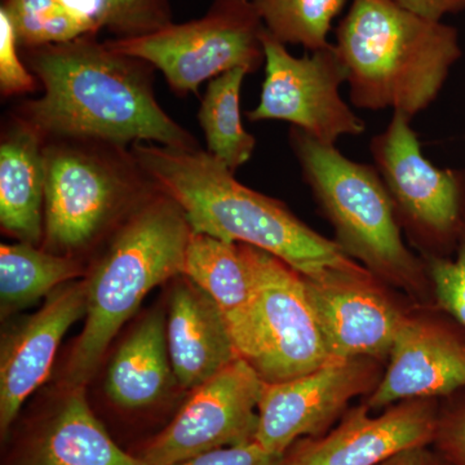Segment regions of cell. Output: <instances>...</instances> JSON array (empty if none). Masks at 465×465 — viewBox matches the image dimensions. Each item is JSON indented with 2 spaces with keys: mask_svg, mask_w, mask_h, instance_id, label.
Segmentation results:
<instances>
[{
  "mask_svg": "<svg viewBox=\"0 0 465 465\" xmlns=\"http://www.w3.org/2000/svg\"><path fill=\"white\" fill-rule=\"evenodd\" d=\"M26 51L43 94L25 101L17 116L47 142L200 148L197 140L159 106L153 66L145 61L113 50L96 35Z\"/></svg>",
  "mask_w": 465,
  "mask_h": 465,
  "instance_id": "6da1fadb",
  "label": "cell"
},
{
  "mask_svg": "<svg viewBox=\"0 0 465 465\" xmlns=\"http://www.w3.org/2000/svg\"><path fill=\"white\" fill-rule=\"evenodd\" d=\"M130 152L150 182L182 207L194 232L258 247L304 277L360 264L280 201L238 182L204 150L137 143Z\"/></svg>",
  "mask_w": 465,
  "mask_h": 465,
  "instance_id": "7a4b0ae2",
  "label": "cell"
},
{
  "mask_svg": "<svg viewBox=\"0 0 465 465\" xmlns=\"http://www.w3.org/2000/svg\"><path fill=\"white\" fill-rule=\"evenodd\" d=\"M351 105L414 118L440 96L463 56L455 27L394 0H353L336 30Z\"/></svg>",
  "mask_w": 465,
  "mask_h": 465,
  "instance_id": "3957f363",
  "label": "cell"
},
{
  "mask_svg": "<svg viewBox=\"0 0 465 465\" xmlns=\"http://www.w3.org/2000/svg\"><path fill=\"white\" fill-rule=\"evenodd\" d=\"M193 231L182 207L155 186L122 220L87 281V312L67 361V390L84 388L150 291L183 274Z\"/></svg>",
  "mask_w": 465,
  "mask_h": 465,
  "instance_id": "277c9868",
  "label": "cell"
},
{
  "mask_svg": "<svg viewBox=\"0 0 465 465\" xmlns=\"http://www.w3.org/2000/svg\"><path fill=\"white\" fill-rule=\"evenodd\" d=\"M289 143L302 179L335 232L341 250L378 280L403 289L427 282V268L403 241L387 188L375 166L351 161L304 131L290 128Z\"/></svg>",
  "mask_w": 465,
  "mask_h": 465,
  "instance_id": "5b68a950",
  "label": "cell"
},
{
  "mask_svg": "<svg viewBox=\"0 0 465 465\" xmlns=\"http://www.w3.org/2000/svg\"><path fill=\"white\" fill-rule=\"evenodd\" d=\"M45 250L73 256L154 191L130 149L45 140Z\"/></svg>",
  "mask_w": 465,
  "mask_h": 465,
  "instance_id": "8992f818",
  "label": "cell"
},
{
  "mask_svg": "<svg viewBox=\"0 0 465 465\" xmlns=\"http://www.w3.org/2000/svg\"><path fill=\"white\" fill-rule=\"evenodd\" d=\"M264 30L252 0H215L198 20L106 43L161 70L174 94L183 96L237 67L249 74L258 72L265 60Z\"/></svg>",
  "mask_w": 465,
  "mask_h": 465,
  "instance_id": "52a82bcc",
  "label": "cell"
},
{
  "mask_svg": "<svg viewBox=\"0 0 465 465\" xmlns=\"http://www.w3.org/2000/svg\"><path fill=\"white\" fill-rule=\"evenodd\" d=\"M411 121L394 112L385 130L372 137L370 152L401 229L423 249L425 258H449L464 223L465 170L428 161Z\"/></svg>",
  "mask_w": 465,
  "mask_h": 465,
  "instance_id": "ba28073f",
  "label": "cell"
},
{
  "mask_svg": "<svg viewBox=\"0 0 465 465\" xmlns=\"http://www.w3.org/2000/svg\"><path fill=\"white\" fill-rule=\"evenodd\" d=\"M262 47L265 76L251 122H287L329 145L365 133V121L342 99L347 69L335 45L295 57L265 29Z\"/></svg>",
  "mask_w": 465,
  "mask_h": 465,
  "instance_id": "9c48e42d",
  "label": "cell"
},
{
  "mask_svg": "<svg viewBox=\"0 0 465 465\" xmlns=\"http://www.w3.org/2000/svg\"><path fill=\"white\" fill-rule=\"evenodd\" d=\"M264 381L238 358L192 391L179 414L137 457L145 465H171L213 450L255 440Z\"/></svg>",
  "mask_w": 465,
  "mask_h": 465,
  "instance_id": "30bf717a",
  "label": "cell"
},
{
  "mask_svg": "<svg viewBox=\"0 0 465 465\" xmlns=\"http://www.w3.org/2000/svg\"><path fill=\"white\" fill-rule=\"evenodd\" d=\"M258 291L260 356L253 363L265 382L290 381L331 362L304 275L277 256L242 243Z\"/></svg>",
  "mask_w": 465,
  "mask_h": 465,
  "instance_id": "8fae6325",
  "label": "cell"
},
{
  "mask_svg": "<svg viewBox=\"0 0 465 465\" xmlns=\"http://www.w3.org/2000/svg\"><path fill=\"white\" fill-rule=\"evenodd\" d=\"M305 289L332 361L390 356L405 314L365 266L304 277Z\"/></svg>",
  "mask_w": 465,
  "mask_h": 465,
  "instance_id": "7c38bea8",
  "label": "cell"
},
{
  "mask_svg": "<svg viewBox=\"0 0 465 465\" xmlns=\"http://www.w3.org/2000/svg\"><path fill=\"white\" fill-rule=\"evenodd\" d=\"M378 381L369 358L331 361L316 371L262 384L255 442L273 454L286 455L300 437L316 436L338 418L358 394Z\"/></svg>",
  "mask_w": 465,
  "mask_h": 465,
  "instance_id": "4fadbf2b",
  "label": "cell"
},
{
  "mask_svg": "<svg viewBox=\"0 0 465 465\" xmlns=\"http://www.w3.org/2000/svg\"><path fill=\"white\" fill-rule=\"evenodd\" d=\"M87 281L63 284L36 313L2 339L0 432L7 436L24 402L47 381L67 330L85 316Z\"/></svg>",
  "mask_w": 465,
  "mask_h": 465,
  "instance_id": "5bb4252c",
  "label": "cell"
},
{
  "mask_svg": "<svg viewBox=\"0 0 465 465\" xmlns=\"http://www.w3.org/2000/svg\"><path fill=\"white\" fill-rule=\"evenodd\" d=\"M388 357L387 372L367 401L370 410L450 397L465 388V329L455 320L406 317Z\"/></svg>",
  "mask_w": 465,
  "mask_h": 465,
  "instance_id": "9a60e30c",
  "label": "cell"
},
{
  "mask_svg": "<svg viewBox=\"0 0 465 465\" xmlns=\"http://www.w3.org/2000/svg\"><path fill=\"white\" fill-rule=\"evenodd\" d=\"M369 410L354 409L329 436L287 457V465H381L436 440L440 414L434 400L403 401L375 418Z\"/></svg>",
  "mask_w": 465,
  "mask_h": 465,
  "instance_id": "2e32d148",
  "label": "cell"
},
{
  "mask_svg": "<svg viewBox=\"0 0 465 465\" xmlns=\"http://www.w3.org/2000/svg\"><path fill=\"white\" fill-rule=\"evenodd\" d=\"M168 353L176 384L194 391L240 358L222 312L198 284L173 278L166 317Z\"/></svg>",
  "mask_w": 465,
  "mask_h": 465,
  "instance_id": "e0dca14e",
  "label": "cell"
},
{
  "mask_svg": "<svg viewBox=\"0 0 465 465\" xmlns=\"http://www.w3.org/2000/svg\"><path fill=\"white\" fill-rule=\"evenodd\" d=\"M183 275L216 302L238 353L253 366L260 356L258 291L242 243L193 232Z\"/></svg>",
  "mask_w": 465,
  "mask_h": 465,
  "instance_id": "ac0fdd59",
  "label": "cell"
},
{
  "mask_svg": "<svg viewBox=\"0 0 465 465\" xmlns=\"http://www.w3.org/2000/svg\"><path fill=\"white\" fill-rule=\"evenodd\" d=\"M45 182V139L16 115L0 143V225L18 242L43 240Z\"/></svg>",
  "mask_w": 465,
  "mask_h": 465,
  "instance_id": "d6986e66",
  "label": "cell"
},
{
  "mask_svg": "<svg viewBox=\"0 0 465 465\" xmlns=\"http://www.w3.org/2000/svg\"><path fill=\"white\" fill-rule=\"evenodd\" d=\"M12 465H145L112 440L94 416L84 388L69 390Z\"/></svg>",
  "mask_w": 465,
  "mask_h": 465,
  "instance_id": "ffe728a7",
  "label": "cell"
},
{
  "mask_svg": "<svg viewBox=\"0 0 465 465\" xmlns=\"http://www.w3.org/2000/svg\"><path fill=\"white\" fill-rule=\"evenodd\" d=\"M173 384L166 316L155 311L143 317L115 351L106 371V396L121 409L145 410L166 399Z\"/></svg>",
  "mask_w": 465,
  "mask_h": 465,
  "instance_id": "44dd1931",
  "label": "cell"
},
{
  "mask_svg": "<svg viewBox=\"0 0 465 465\" xmlns=\"http://www.w3.org/2000/svg\"><path fill=\"white\" fill-rule=\"evenodd\" d=\"M24 50L96 35L108 21V0H5Z\"/></svg>",
  "mask_w": 465,
  "mask_h": 465,
  "instance_id": "7402d4cb",
  "label": "cell"
},
{
  "mask_svg": "<svg viewBox=\"0 0 465 465\" xmlns=\"http://www.w3.org/2000/svg\"><path fill=\"white\" fill-rule=\"evenodd\" d=\"M84 274L73 256L57 255L35 244L17 242L0 246L2 317L21 311Z\"/></svg>",
  "mask_w": 465,
  "mask_h": 465,
  "instance_id": "603a6c76",
  "label": "cell"
},
{
  "mask_svg": "<svg viewBox=\"0 0 465 465\" xmlns=\"http://www.w3.org/2000/svg\"><path fill=\"white\" fill-rule=\"evenodd\" d=\"M247 74V70L237 67L210 81L198 113L207 152L232 173L244 166L256 148L255 136L244 128L240 108Z\"/></svg>",
  "mask_w": 465,
  "mask_h": 465,
  "instance_id": "cb8c5ba5",
  "label": "cell"
},
{
  "mask_svg": "<svg viewBox=\"0 0 465 465\" xmlns=\"http://www.w3.org/2000/svg\"><path fill=\"white\" fill-rule=\"evenodd\" d=\"M347 0H252L265 29L283 45L313 52L330 45L333 20Z\"/></svg>",
  "mask_w": 465,
  "mask_h": 465,
  "instance_id": "d4e9b609",
  "label": "cell"
},
{
  "mask_svg": "<svg viewBox=\"0 0 465 465\" xmlns=\"http://www.w3.org/2000/svg\"><path fill=\"white\" fill-rule=\"evenodd\" d=\"M437 305L465 329V217L454 255L425 258Z\"/></svg>",
  "mask_w": 465,
  "mask_h": 465,
  "instance_id": "484cf974",
  "label": "cell"
},
{
  "mask_svg": "<svg viewBox=\"0 0 465 465\" xmlns=\"http://www.w3.org/2000/svg\"><path fill=\"white\" fill-rule=\"evenodd\" d=\"M106 27L116 38H139L173 23L170 0H108Z\"/></svg>",
  "mask_w": 465,
  "mask_h": 465,
  "instance_id": "4316f807",
  "label": "cell"
},
{
  "mask_svg": "<svg viewBox=\"0 0 465 465\" xmlns=\"http://www.w3.org/2000/svg\"><path fill=\"white\" fill-rule=\"evenodd\" d=\"M35 76L20 57L16 32L5 8H0V92L11 97L30 94L36 88Z\"/></svg>",
  "mask_w": 465,
  "mask_h": 465,
  "instance_id": "83f0119b",
  "label": "cell"
},
{
  "mask_svg": "<svg viewBox=\"0 0 465 465\" xmlns=\"http://www.w3.org/2000/svg\"><path fill=\"white\" fill-rule=\"evenodd\" d=\"M440 416L436 440L442 457L454 465H465V388Z\"/></svg>",
  "mask_w": 465,
  "mask_h": 465,
  "instance_id": "f1b7e54d",
  "label": "cell"
},
{
  "mask_svg": "<svg viewBox=\"0 0 465 465\" xmlns=\"http://www.w3.org/2000/svg\"><path fill=\"white\" fill-rule=\"evenodd\" d=\"M171 465H287V455L266 451L255 440L203 452Z\"/></svg>",
  "mask_w": 465,
  "mask_h": 465,
  "instance_id": "f546056e",
  "label": "cell"
},
{
  "mask_svg": "<svg viewBox=\"0 0 465 465\" xmlns=\"http://www.w3.org/2000/svg\"><path fill=\"white\" fill-rule=\"evenodd\" d=\"M394 2L414 14L436 21H442V18L448 15L465 11V0H394Z\"/></svg>",
  "mask_w": 465,
  "mask_h": 465,
  "instance_id": "4dcf8cb0",
  "label": "cell"
},
{
  "mask_svg": "<svg viewBox=\"0 0 465 465\" xmlns=\"http://www.w3.org/2000/svg\"><path fill=\"white\" fill-rule=\"evenodd\" d=\"M381 465H454L445 457H436L425 446L406 450Z\"/></svg>",
  "mask_w": 465,
  "mask_h": 465,
  "instance_id": "1f68e13d",
  "label": "cell"
}]
</instances>
